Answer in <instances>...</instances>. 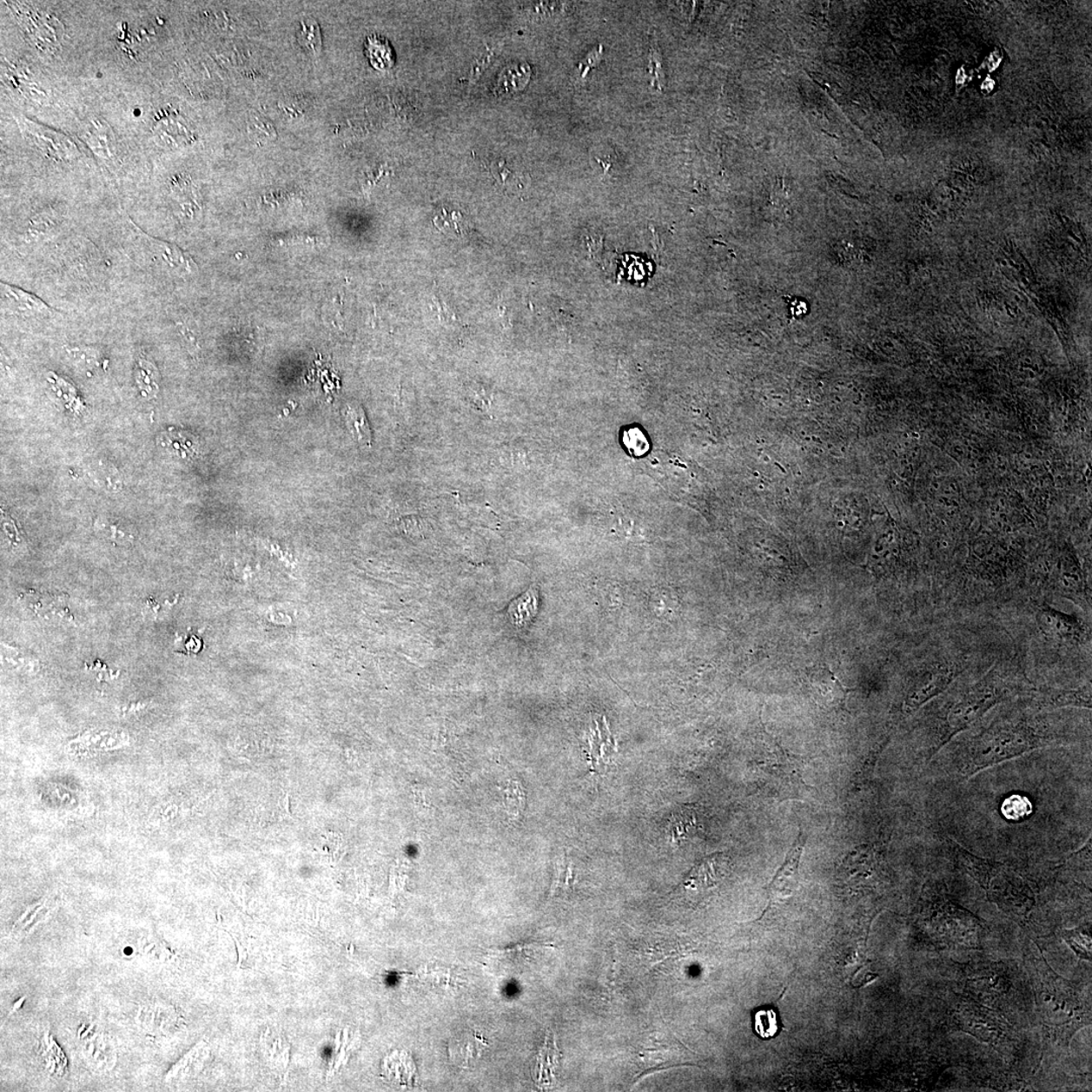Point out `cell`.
<instances>
[{
    "label": "cell",
    "mask_w": 1092,
    "mask_h": 1092,
    "mask_svg": "<svg viewBox=\"0 0 1092 1092\" xmlns=\"http://www.w3.org/2000/svg\"><path fill=\"white\" fill-rule=\"evenodd\" d=\"M1062 744V738L1025 714L1001 718L956 743L948 769L954 779L967 781L998 764Z\"/></svg>",
    "instance_id": "1"
},
{
    "label": "cell",
    "mask_w": 1092,
    "mask_h": 1092,
    "mask_svg": "<svg viewBox=\"0 0 1092 1092\" xmlns=\"http://www.w3.org/2000/svg\"><path fill=\"white\" fill-rule=\"evenodd\" d=\"M1026 970L1044 1039L1052 1046L1069 1047L1073 1036L1091 1025V1008L1081 986L1060 976L1044 955L1029 953Z\"/></svg>",
    "instance_id": "2"
},
{
    "label": "cell",
    "mask_w": 1092,
    "mask_h": 1092,
    "mask_svg": "<svg viewBox=\"0 0 1092 1092\" xmlns=\"http://www.w3.org/2000/svg\"><path fill=\"white\" fill-rule=\"evenodd\" d=\"M964 871L983 888L987 899L1019 924L1036 945L1047 939L1046 931L1036 918V892L1015 870L1003 863L970 855L964 863Z\"/></svg>",
    "instance_id": "3"
},
{
    "label": "cell",
    "mask_w": 1092,
    "mask_h": 1092,
    "mask_svg": "<svg viewBox=\"0 0 1092 1092\" xmlns=\"http://www.w3.org/2000/svg\"><path fill=\"white\" fill-rule=\"evenodd\" d=\"M917 923L939 948L979 949L987 929L983 919L956 903L945 885L936 882L923 887Z\"/></svg>",
    "instance_id": "4"
},
{
    "label": "cell",
    "mask_w": 1092,
    "mask_h": 1092,
    "mask_svg": "<svg viewBox=\"0 0 1092 1092\" xmlns=\"http://www.w3.org/2000/svg\"><path fill=\"white\" fill-rule=\"evenodd\" d=\"M1015 692V688L1004 681L995 667L978 682L947 700L936 714L933 739L925 756L927 760Z\"/></svg>",
    "instance_id": "5"
},
{
    "label": "cell",
    "mask_w": 1092,
    "mask_h": 1092,
    "mask_svg": "<svg viewBox=\"0 0 1092 1092\" xmlns=\"http://www.w3.org/2000/svg\"><path fill=\"white\" fill-rule=\"evenodd\" d=\"M960 966L962 996L1007 1016L1025 1007V980L1013 961L970 962Z\"/></svg>",
    "instance_id": "6"
},
{
    "label": "cell",
    "mask_w": 1092,
    "mask_h": 1092,
    "mask_svg": "<svg viewBox=\"0 0 1092 1092\" xmlns=\"http://www.w3.org/2000/svg\"><path fill=\"white\" fill-rule=\"evenodd\" d=\"M949 1017L953 1029L971 1035L1007 1060H1016L1021 1052L1022 1039L1016 1029L997 1011L970 997L959 996Z\"/></svg>",
    "instance_id": "7"
},
{
    "label": "cell",
    "mask_w": 1092,
    "mask_h": 1092,
    "mask_svg": "<svg viewBox=\"0 0 1092 1092\" xmlns=\"http://www.w3.org/2000/svg\"><path fill=\"white\" fill-rule=\"evenodd\" d=\"M963 670L961 664L946 659H935L925 665L918 672L915 682L904 697L902 713L904 717H910L936 697L942 695Z\"/></svg>",
    "instance_id": "8"
},
{
    "label": "cell",
    "mask_w": 1092,
    "mask_h": 1092,
    "mask_svg": "<svg viewBox=\"0 0 1092 1092\" xmlns=\"http://www.w3.org/2000/svg\"><path fill=\"white\" fill-rule=\"evenodd\" d=\"M1036 623L1046 639L1057 644L1081 645L1089 639L1088 629L1082 619L1047 604L1036 611Z\"/></svg>",
    "instance_id": "9"
},
{
    "label": "cell",
    "mask_w": 1092,
    "mask_h": 1092,
    "mask_svg": "<svg viewBox=\"0 0 1092 1092\" xmlns=\"http://www.w3.org/2000/svg\"><path fill=\"white\" fill-rule=\"evenodd\" d=\"M805 836L800 834L789 850L784 864L777 872L769 887L770 902H779L791 897L799 880V865L805 846Z\"/></svg>",
    "instance_id": "10"
},
{
    "label": "cell",
    "mask_w": 1092,
    "mask_h": 1092,
    "mask_svg": "<svg viewBox=\"0 0 1092 1092\" xmlns=\"http://www.w3.org/2000/svg\"><path fill=\"white\" fill-rule=\"evenodd\" d=\"M1032 707L1036 711H1050L1064 707L1091 708V685L1076 689H1046L1033 696Z\"/></svg>",
    "instance_id": "11"
},
{
    "label": "cell",
    "mask_w": 1092,
    "mask_h": 1092,
    "mask_svg": "<svg viewBox=\"0 0 1092 1092\" xmlns=\"http://www.w3.org/2000/svg\"><path fill=\"white\" fill-rule=\"evenodd\" d=\"M143 247L146 255H149L153 262H164L169 268L184 271V273H194L197 269L196 264L187 253L178 248L175 245L160 242V240L152 239L145 236Z\"/></svg>",
    "instance_id": "12"
},
{
    "label": "cell",
    "mask_w": 1092,
    "mask_h": 1092,
    "mask_svg": "<svg viewBox=\"0 0 1092 1092\" xmlns=\"http://www.w3.org/2000/svg\"><path fill=\"white\" fill-rule=\"evenodd\" d=\"M811 684L813 694L816 695L818 702L825 705H842L847 693L850 691L844 689L829 669L814 671L811 677Z\"/></svg>",
    "instance_id": "13"
},
{
    "label": "cell",
    "mask_w": 1092,
    "mask_h": 1092,
    "mask_svg": "<svg viewBox=\"0 0 1092 1092\" xmlns=\"http://www.w3.org/2000/svg\"><path fill=\"white\" fill-rule=\"evenodd\" d=\"M726 863L721 856L707 857L694 867L688 876L689 890L705 891L711 890L725 876Z\"/></svg>",
    "instance_id": "14"
},
{
    "label": "cell",
    "mask_w": 1092,
    "mask_h": 1092,
    "mask_svg": "<svg viewBox=\"0 0 1092 1092\" xmlns=\"http://www.w3.org/2000/svg\"><path fill=\"white\" fill-rule=\"evenodd\" d=\"M139 1021L146 1031L152 1034L166 1035L170 1033L174 1028L175 1029L177 1016L174 1008L159 1003H152L144 1005L140 1009Z\"/></svg>",
    "instance_id": "15"
},
{
    "label": "cell",
    "mask_w": 1092,
    "mask_h": 1092,
    "mask_svg": "<svg viewBox=\"0 0 1092 1092\" xmlns=\"http://www.w3.org/2000/svg\"><path fill=\"white\" fill-rule=\"evenodd\" d=\"M83 1053L89 1062L97 1069H112L116 1061V1050L112 1041L103 1033L84 1035Z\"/></svg>",
    "instance_id": "16"
},
{
    "label": "cell",
    "mask_w": 1092,
    "mask_h": 1092,
    "mask_svg": "<svg viewBox=\"0 0 1092 1092\" xmlns=\"http://www.w3.org/2000/svg\"><path fill=\"white\" fill-rule=\"evenodd\" d=\"M3 301L12 313L32 314L50 313L44 301L23 289L2 283Z\"/></svg>",
    "instance_id": "17"
},
{
    "label": "cell",
    "mask_w": 1092,
    "mask_h": 1092,
    "mask_svg": "<svg viewBox=\"0 0 1092 1092\" xmlns=\"http://www.w3.org/2000/svg\"><path fill=\"white\" fill-rule=\"evenodd\" d=\"M538 612V591L530 589L514 602L508 609V619L511 625L518 628L526 626Z\"/></svg>",
    "instance_id": "18"
},
{
    "label": "cell",
    "mask_w": 1092,
    "mask_h": 1092,
    "mask_svg": "<svg viewBox=\"0 0 1092 1092\" xmlns=\"http://www.w3.org/2000/svg\"><path fill=\"white\" fill-rule=\"evenodd\" d=\"M53 906L48 902L38 903L30 908L18 919L12 928L11 935L16 937H26L33 933L40 924L44 923L52 915Z\"/></svg>",
    "instance_id": "19"
},
{
    "label": "cell",
    "mask_w": 1092,
    "mask_h": 1092,
    "mask_svg": "<svg viewBox=\"0 0 1092 1092\" xmlns=\"http://www.w3.org/2000/svg\"><path fill=\"white\" fill-rule=\"evenodd\" d=\"M752 1027L755 1033L764 1040L774 1039L781 1029L780 1016L777 1010L770 1005L758 1009L752 1013Z\"/></svg>",
    "instance_id": "20"
},
{
    "label": "cell",
    "mask_w": 1092,
    "mask_h": 1092,
    "mask_svg": "<svg viewBox=\"0 0 1092 1092\" xmlns=\"http://www.w3.org/2000/svg\"><path fill=\"white\" fill-rule=\"evenodd\" d=\"M348 429L354 440L359 441L362 446L370 447L372 443V433H370L369 425L362 407L357 403H350L347 405V413H345Z\"/></svg>",
    "instance_id": "21"
},
{
    "label": "cell",
    "mask_w": 1092,
    "mask_h": 1092,
    "mask_svg": "<svg viewBox=\"0 0 1092 1092\" xmlns=\"http://www.w3.org/2000/svg\"><path fill=\"white\" fill-rule=\"evenodd\" d=\"M1061 936L1079 959L1091 962V934L1089 924L1061 930Z\"/></svg>",
    "instance_id": "22"
},
{
    "label": "cell",
    "mask_w": 1092,
    "mask_h": 1092,
    "mask_svg": "<svg viewBox=\"0 0 1092 1092\" xmlns=\"http://www.w3.org/2000/svg\"><path fill=\"white\" fill-rule=\"evenodd\" d=\"M1032 811V802L1023 795H1011L1003 801L1002 805L1003 817L1013 822H1019L1028 817Z\"/></svg>",
    "instance_id": "23"
},
{
    "label": "cell",
    "mask_w": 1092,
    "mask_h": 1092,
    "mask_svg": "<svg viewBox=\"0 0 1092 1092\" xmlns=\"http://www.w3.org/2000/svg\"><path fill=\"white\" fill-rule=\"evenodd\" d=\"M299 42L311 52L318 54L321 51V49H322V36H321L320 27L316 21L312 20V18L301 21Z\"/></svg>",
    "instance_id": "24"
},
{
    "label": "cell",
    "mask_w": 1092,
    "mask_h": 1092,
    "mask_svg": "<svg viewBox=\"0 0 1092 1092\" xmlns=\"http://www.w3.org/2000/svg\"><path fill=\"white\" fill-rule=\"evenodd\" d=\"M434 225L441 231H453L458 235H461L467 226L464 215L460 212L453 211L448 213L444 208L434 218Z\"/></svg>",
    "instance_id": "25"
},
{
    "label": "cell",
    "mask_w": 1092,
    "mask_h": 1092,
    "mask_svg": "<svg viewBox=\"0 0 1092 1092\" xmlns=\"http://www.w3.org/2000/svg\"><path fill=\"white\" fill-rule=\"evenodd\" d=\"M622 440L628 452L634 456L644 455L649 450L645 435L638 428H629L623 432Z\"/></svg>",
    "instance_id": "26"
},
{
    "label": "cell",
    "mask_w": 1092,
    "mask_h": 1092,
    "mask_svg": "<svg viewBox=\"0 0 1092 1092\" xmlns=\"http://www.w3.org/2000/svg\"><path fill=\"white\" fill-rule=\"evenodd\" d=\"M386 43L387 42L382 41L380 38L368 39L367 50L369 53V58L374 66L375 63H378L376 64V67H387L388 62H391L390 55L382 54L385 52H390V47H388Z\"/></svg>",
    "instance_id": "27"
},
{
    "label": "cell",
    "mask_w": 1092,
    "mask_h": 1092,
    "mask_svg": "<svg viewBox=\"0 0 1092 1092\" xmlns=\"http://www.w3.org/2000/svg\"><path fill=\"white\" fill-rule=\"evenodd\" d=\"M505 804L511 814L518 816L524 807V792L517 782H512L505 790Z\"/></svg>",
    "instance_id": "28"
},
{
    "label": "cell",
    "mask_w": 1092,
    "mask_h": 1092,
    "mask_svg": "<svg viewBox=\"0 0 1092 1092\" xmlns=\"http://www.w3.org/2000/svg\"><path fill=\"white\" fill-rule=\"evenodd\" d=\"M139 363H140V370H139V374H138V381H139V384L141 385V387H143V390L147 391L149 394L156 393L157 391V381H156L157 370L156 368L154 367L151 363L147 362L146 361H141Z\"/></svg>",
    "instance_id": "29"
},
{
    "label": "cell",
    "mask_w": 1092,
    "mask_h": 1092,
    "mask_svg": "<svg viewBox=\"0 0 1092 1092\" xmlns=\"http://www.w3.org/2000/svg\"><path fill=\"white\" fill-rule=\"evenodd\" d=\"M176 646L182 647V653H187V655H191V653H197L201 651L202 640L201 639L197 638L195 634L189 633L188 635H182V637L178 638L176 640Z\"/></svg>",
    "instance_id": "30"
},
{
    "label": "cell",
    "mask_w": 1092,
    "mask_h": 1092,
    "mask_svg": "<svg viewBox=\"0 0 1092 1092\" xmlns=\"http://www.w3.org/2000/svg\"><path fill=\"white\" fill-rule=\"evenodd\" d=\"M183 434L182 432H175L174 434L169 435L168 438L164 437V442L169 441L170 446L175 450L182 449L184 452L189 453V448L193 450L194 442L191 438L187 437L189 434L187 436H183Z\"/></svg>",
    "instance_id": "31"
},
{
    "label": "cell",
    "mask_w": 1092,
    "mask_h": 1092,
    "mask_svg": "<svg viewBox=\"0 0 1092 1092\" xmlns=\"http://www.w3.org/2000/svg\"><path fill=\"white\" fill-rule=\"evenodd\" d=\"M231 936H232V935H231ZM233 939H234V941H235V943H236V946H237V949H238V953H239V963H238V967H242V965L244 964V962H245V961H246V959H247V955H248V954H247L246 950L243 948V946L242 945V943H239V941L236 939V937H234V936H233Z\"/></svg>",
    "instance_id": "32"
},
{
    "label": "cell",
    "mask_w": 1092,
    "mask_h": 1092,
    "mask_svg": "<svg viewBox=\"0 0 1092 1092\" xmlns=\"http://www.w3.org/2000/svg\"><path fill=\"white\" fill-rule=\"evenodd\" d=\"M24 1001H26V996L20 998V1001L15 1003L14 1008H12L9 1016H10L12 1014L17 1013V1010H20L23 1007Z\"/></svg>",
    "instance_id": "33"
}]
</instances>
